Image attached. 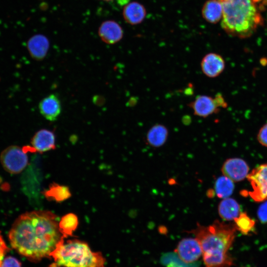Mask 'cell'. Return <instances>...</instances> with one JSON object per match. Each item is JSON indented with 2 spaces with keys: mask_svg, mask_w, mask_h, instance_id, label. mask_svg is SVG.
<instances>
[{
  "mask_svg": "<svg viewBox=\"0 0 267 267\" xmlns=\"http://www.w3.org/2000/svg\"><path fill=\"white\" fill-rule=\"evenodd\" d=\"M57 216L48 211H33L19 216L8 233L12 247L32 261L49 256L63 237Z\"/></svg>",
  "mask_w": 267,
  "mask_h": 267,
  "instance_id": "obj_1",
  "label": "cell"
},
{
  "mask_svg": "<svg viewBox=\"0 0 267 267\" xmlns=\"http://www.w3.org/2000/svg\"><path fill=\"white\" fill-rule=\"evenodd\" d=\"M236 230L235 224L216 221L208 226L198 224L191 231L201 247L205 267H230L233 265L228 251Z\"/></svg>",
  "mask_w": 267,
  "mask_h": 267,
  "instance_id": "obj_2",
  "label": "cell"
},
{
  "mask_svg": "<svg viewBox=\"0 0 267 267\" xmlns=\"http://www.w3.org/2000/svg\"><path fill=\"white\" fill-rule=\"evenodd\" d=\"M222 8L221 26L229 36L240 39L252 36L264 22L262 0H218Z\"/></svg>",
  "mask_w": 267,
  "mask_h": 267,
  "instance_id": "obj_3",
  "label": "cell"
},
{
  "mask_svg": "<svg viewBox=\"0 0 267 267\" xmlns=\"http://www.w3.org/2000/svg\"><path fill=\"white\" fill-rule=\"evenodd\" d=\"M63 239L49 255L54 261L49 267H105L101 253L92 251L84 241L73 239L64 243Z\"/></svg>",
  "mask_w": 267,
  "mask_h": 267,
  "instance_id": "obj_4",
  "label": "cell"
},
{
  "mask_svg": "<svg viewBox=\"0 0 267 267\" xmlns=\"http://www.w3.org/2000/svg\"><path fill=\"white\" fill-rule=\"evenodd\" d=\"M0 159L4 170L13 174L22 172L28 162L25 151L16 145L9 146L4 149L0 154Z\"/></svg>",
  "mask_w": 267,
  "mask_h": 267,
  "instance_id": "obj_5",
  "label": "cell"
},
{
  "mask_svg": "<svg viewBox=\"0 0 267 267\" xmlns=\"http://www.w3.org/2000/svg\"><path fill=\"white\" fill-rule=\"evenodd\" d=\"M252 190L249 195L255 201L261 202L267 199V164L260 165L253 169L247 177Z\"/></svg>",
  "mask_w": 267,
  "mask_h": 267,
  "instance_id": "obj_6",
  "label": "cell"
},
{
  "mask_svg": "<svg viewBox=\"0 0 267 267\" xmlns=\"http://www.w3.org/2000/svg\"><path fill=\"white\" fill-rule=\"evenodd\" d=\"M175 251L179 259L186 263L195 262L202 256L201 247L195 238L182 239L178 242Z\"/></svg>",
  "mask_w": 267,
  "mask_h": 267,
  "instance_id": "obj_7",
  "label": "cell"
},
{
  "mask_svg": "<svg viewBox=\"0 0 267 267\" xmlns=\"http://www.w3.org/2000/svg\"><path fill=\"white\" fill-rule=\"evenodd\" d=\"M188 106L195 115L202 118H206L217 113L221 108L215 97L206 95L197 96Z\"/></svg>",
  "mask_w": 267,
  "mask_h": 267,
  "instance_id": "obj_8",
  "label": "cell"
},
{
  "mask_svg": "<svg viewBox=\"0 0 267 267\" xmlns=\"http://www.w3.org/2000/svg\"><path fill=\"white\" fill-rule=\"evenodd\" d=\"M222 171L224 176L233 181L237 182L247 177L249 167L241 159L230 158L224 162Z\"/></svg>",
  "mask_w": 267,
  "mask_h": 267,
  "instance_id": "obj_9",
  "label": "cell"
},
{
  "mask_svg": "<svg viewBox=\"0 0 267 267\" xmlns=\"http://www.w3.org/2000/svg\"><path fill=\"white\" fill-rule=\"evenodd\" d=\"M200 66L205 76L210 78H214L219 76L223 71L225 63L221 55L210 52L202 58Z\"/></svg>",
  "mask_w": 267,
  "mask_h": 267,
  "instance_id": "obj_10",
  "label": "cell"
},
{
  "mask_svg": "<svg viewBox=\"0 0 267 267\" xmlns=\"http://www.w3.org/2000/svg\"><path fill=\"white\" fill-rule=\"evenodd\" d=\"M98 34L104 43L113 44L122 40L124 32L118 22L114 20H108L101 23L98 27Z\"/></svg>",
  "mask_w": 267,
  "mask_h": 267,
  "instance_id": "obj_11",
  "label": "cell"
},
{
  "mask_svg": "<svg viewBox=\"0 0 267 267\" xmlns=\"http://www.w3.org/2000/svg\"><path fill=\"white\" fill-rule=\"evenodd\" d=\"M27 47L32 58L41 61L45 58L48 51L49 41L44 35L36 34L28 40Z\"/></svg>",
  "mask_w": 267,
  "mask_h": 267,
  "instance_id": "obj_12",
  "label": "cell"
},
{
  "mask_svg": "<svg viewBox=\"0 0 267 267\" xmlns=\"http://www.w3.org/2000/svg\"><path fill=\"white\" fill-rule=\"evenodd\" d=\"M39 109L42 115L49 121H54L61 111L59 98L54 94H51L44 98L40 102Z\"/></svg>",
  "mask_w": 267,
  "mask_h": 267,
  "instance_id": "obj_13",
  "label": "cell"
},
{
  "mask_svg": "<svg viewBox=\"0 0 267 267\" xmlns=\"http://www.w3.org/2000/svg\"><path fill=\"white\" fill-rule=\"evenodd\" d=\"M32 146L34 150L43 153L55 148V136L54 133L43 129L37 132L31 140Z\"/></svg>",
  "mask_w": 267,
  "mask_h": 267,
  "instance_id": "obj_14",
  "label": "cell"
},
{
  "mask_svg": "<svg viewBox=\"0 0 267 267\" xmlns=\"http://www.w3.org/2000/svg\"><path fill=\"white\" fill-rule=\"evenodd\" d=\"M124 20L132 25L141 23L145 19L146 10L140 3L133 1L125 5L122 12Z\"/></svg>",
  "mask_w": 267,
  "mask_h": 267,
  "instance_id": "obj_15",
  "label": "cell"
},
{
  "mask_svg": "<svg viewBox=\"0 0 267 267\" xmlns=\"http://www.w3.org/2000/svg\"><path fill=\"white\" fill-rule=\"evenodd\" d=\"M169 135L168 128L162 124H155L147 132L146 141L153 147L157 148L163 146L167 141Z\"/></svg>",
  "mask_w": 267,
  "mask_h": 267,
  "instance_id": "obj_16",
  "label": "cell"
},
{
  "mask_svg": "<svg viewBox=\"0 0 267 267\" xmlns=\"http://www.w3.org/2000/svg\"><path fill=\"white\" fill-rule=\"evenodd\" d=\"M202 15L203 18L211 24H216L222 20V8L218 0H208L202 8Z\"/></svg>",
  "mask_w": 267,
  "mask_h": 267,
  "instance_id": "obj_17",
  "label": "cell"
},
{
  "mask_svg": "<svg viewBox=\"0 0 267 267\" xmlns=\"http://www.w3.org/2000/svg\"><path fill=\"white\" fill-rule=\"evenodd\" d=\"M220 216L225 221L234 220L240 214V206L233 199L224 198L218 207Z\"/></svg>",
  "mask_w": 267,
  "mask_h": 267,
  "instance_id": "obj_18",
  "label": "cell"
},
{
  "mask_svg": "<svg viewBox=\"0 0 267 267\" xmlns=\"http://www.w3.org/2000/svg\"><path fill=\"white\" fill-rule=\"evenodd\" d=\"M58 225L63 238L72 236L78 225V219L74 214H67L61 218Z\"/></svg>",
  "mask_w": 267,
  "mask_h": 267,
  "instance_id": "obj_19",
  "label": "cell"
},
{
  "mask_svg": "<svg viewBox=\"0 0 267 267\" xmlns=\"http://www.w3.org/2000/svg\"><path fill=\"white\" fill-rule=\"evenodd\" d=\"M234 189L233 181L223 176L218 178L215 184V192L219 198H226L231 195Z\"/></svg>",
  "mask_w": 267,
  "mask_h": 267,
  "instance_id": "obj_20",
  "label": "cell"
},
{
  "mask_svg": "<svg viewBox=\"0 0 267 267\" xmlns=\"http://www.w3.org/2000/svg\"><path fill=\"white\" fill-rule=\"evenodd\" d=\"M45 195L47 198L60 202L69 198L71 193L67 187L53 184L45 191Z\"/></svg>",
  "mask_w": 267,
  "mask_h": 267,
  "instance_id": "obj_21",
  "label": "cell"
},
{
  "mask_svg": "<svg viewBox=\"0 0 267 267\" xmlns=\"http://www.w3.org/2000/svg\"><path fill=\"white\" fill-rule=\"evenodd\" d=\"M234 221L237 230L243 234H247L254 229L255 222L245 213H240Z\"/></svg>",
  "mask_w": 267,
  "mask_h": 267,
  "instance_id": "obj_22",
  "label": "cell"
},
{
  "mask_svg": "<svg viewBox=\"0 0 267 267\" xmlns=\"http://www.w3.org/2000/svg\"><path fill=\"white\" fill-rule=\"evenodd\" d=\"M1 267H21V265L17 259L9 256L2 262Z\"/></svg>",
  "mask_w": 267,
  "mask_h": 267,
  "instance_id": "obj_23",
  "label": "cell"
},
{
  "mask_svg": "<svg viewBox=\"0 0 267 267\" xmlns=\"http://www.w3.org/2000/svg\"><path fill=\"white\" fill-rule=\"evenodd\" d=\"M257 138L262 145L267 147V123L260 129Z\"/></svg>",
  "mask_w": 267,
  "mask_h": 267,
  "instance_id": "obj_24",
  "label": "cell"
},
{
  "mask_svg": "<svg viewBox=\"0 0 267 267\" xmlns=\"http://www.w3.org/2000/svg\"><path fill=\"white\" fill-rule=\"evenodd\" d=\"M258 215L262 222H267V201L263 203L259 208Z\"/></svg>",
  "mask_w": 267,
  "mask_h": 267,
  "instance_id": "obj_25",
  "label": "cell"
},
{
  "mask_svg": "<svg viewBox=\"0 0 267 267\" xmlns=\"http://www.w3.org/2000/svg\"><path fill=\"white\" fill-rule=\"evenodd\" d=\"M117 2L121 5H126L129 3V0H117Z\"/></svg>",
  "mask_w": 267,
  "mask_h": 267,
  "instance_id": "obj_26",
  "label": "cell"
},
{
  "mask_svg": "<svg viewBox=\"0 0 267 267\" xmlns=\"http://www.w3.org/2000/svg\"><path fill=\"white\" fill-rule=\"evenodd\" d=\"M102 0V1H106V2H109V1H111L113 0Z\"/></svg>",
  "mask_w": 267,
  "mask_h": 267,
  "instance_id": "obj_27",
  "label": "cell"
}]
</instances>
